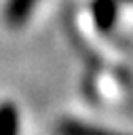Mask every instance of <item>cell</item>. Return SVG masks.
<instances>
[{"label":"cell","mask_w":133,"mask_h":135,"mask_svg":"<svg viewBox=\"0 0 133 135\" xmlns=\"http://www.w3.org/2000/svg\"><path fill=\"white\" fill-rule=\"evenodd\" d=\"M91 17L99 32H103V34L112 32L118 21V0H93Z\"/></svg>","instance_id":"1"},{"label":"cell","mask_w":133,"mask_h":135,"mask_svg":"<svg viewBox=\"0 0 133 135\" xmlns=\"http://www.w3.org/2000/svg\"><path fill=\"white\" fill-rule=\"evenodd\" d=\"M40 0H6L2 8L4 23L8 27H21L30 21L34 8L38 6Z\"/></svg>","instance_id":"2"},{"label":"cell","mask_w":133,"mask_h":135,"mask_svg":"<svg viewBox=\"0 0 133 135\" xmlns=\"http://www.w3.org/2000/svg\"><path fill=\"white\" fill-rule=\"evenodd\" d=\"M19 131V108L13 101H0V135Z\"/></svg>","instance_id":"3"},{"label":"cell","mask_w":133,"mask_h":135,"mask_svg":"<svg viewBox=\"0 0 133 135\" xmlns=\"http://www.w3.org/2000/svg\"><path fill=\"white\" fill-rule=\"evenodd\" d=\"M59 131L61 133H68V135H84V133H101V129L97 127H91V124H84V122H78V120H65L59 124Z\"/></svg>","instance_id":"4"},{"label":"cell","mask_w":133,"mask_h":135,"mask_svg":"<svg viewBox=\"0 0 133 135\" xmlns=\"http://www.w3.org/2000/svg\"><path fill=\"white\" fill-rule=\"evenodd\" d=\"M118 2H129V4H133V0H118Z\"/></svg>","instance_id":"5"}]
</instances>
